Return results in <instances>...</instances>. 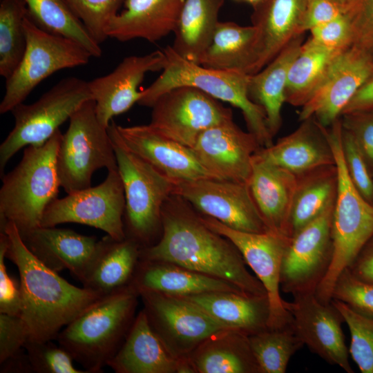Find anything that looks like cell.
<instances>
[{"mask_svg": "<svg viewBox=\"0 0 373 373\" xmlns=\"http://www.w3.org/2000/svg\"><path fill=\"white\" fill-rule=\"evenodd\" d=\"M162 236L157 242L141 248L140 259L175 264L228 281L245 293L267 295L237 247L211 230L191 211L164 205Z\"/></svg>", "mask_w": 373, "mask_h": 373, "instance_id": "cell-1", "label": "cell"}, {"mask_svg": "<svg viewBox=\"0 0 373 373\" xmlns=\"http://www.w3.org/2000/svg\"><path fill=\"white\" fill-rule=\"evenodd\" d=\"M6 233V258L17 267L21 295L20 317L30 341L56 340L60 331L103 297L85 287L70 284L40 262L28 249L12 222L0 226Z\"/></svg>", "mask_w": 373, "mask_h": 373, "instance_id": "cell-2", "label": "cell"}, {"mask_svg": "<svg viewBox=\"0 0 373 373\" xmlns=\"http://www.w3.org/2000/svg\"><path fill=\"white\" fill-rule=\"evenodd\" d=\"M138 296L130 286L104 296L60 331L58 344L86 373L102 372L126 337Z\"/></svg>", "mask_w": 373, "mask_h": 373, "instance_id": "cell-3", "label": "cell"}, {"mask_svg": "<svg viewBox=\"0 0 373 373\" xmlns=\"http://www.w3.org/2000/svg\"><path fill=\"white\" fill-rule=\"evenodd\" d=\"M164 61L161 75L146 89L137 104L151 107L164 93L176 87L190 86L212 97L239 108L248 131L255 135L262 148L273 144L263 108L249 97V75L240 71L209 68L190 61L171 48L163 49Z\"/></svg>", "mask_w": 373, "mask_h": 373, "instance_id": "cell-4", "label": "cell"}, {"mask_svg": "<svg viewBox=\"0 0 373 373\" xmlns=\"http://www.w3.org/2000/svg\"><path fill=\"white\" fill-rule=\"evenodd\" d=\"M324 131L332 149L338 175L332 223V260L316 290L318 298L328 303L332 300L339 275L373 236V204L358 191L347 171L341 145V117L329 126H324Z\"/></svg>", "mask_w": 373, "mask_h": 373, "instance_id": "cell-5", "label": "cell"}, {"mask_svg": "<svg viewBox=\"0 0 373 373\" xmlns=\"http://www.w3.org/2000/svg\"><path fill=\"white\" fill-rule=\"evenodd\" d=\"M61 135L59 129L42 145L25 147L19 163L1 177L0 226L12 222L20 234L40 227L61 186L56 155Z\"/></svg>", "mask_w": 373, "mask_h": 373, "instance_id": "cell-6", "label": "cell"}, {"mask_svg": "<svg viewBox=\"0 0 373 373\" xmlns=\"http://www.w3.org/2000/svg\"><path fill=\"white\" fill-rule=\"evenodd\" d=\"M116 125L111 120L108 131L124 185L126 238L136 242L141 248L147 247L153 244L162 228V209L172 195L174 183L128 149L119 137Z\"/></svg>", "mask_w": 373, "mask_h": 373, "instance_id": "cell-7", "label": "cell"}, {"mask_svg": "<svg viewBox=\"0 0 373 373\" xmlns=\"http://www.w3.org/2000/svg\"><path fill=\"white\" fill-rule=\"evenodd\" d=\"M56 155L61 187L67 193L91 186L93 173L118 169L108 128L99 122L93 99L86 101L69 119Z\"/></svg>", "mask_w": 373, "mask_h": 373, "instance_id": "cell-8", "label": "cell"}, {"mask_svg": "<svg viewBox=\"0 0 373 373\" xmlns=\"http://www.w3.org/2000/svg\"><path fill=\"white\" fill-rule=\"evenodd\" d=\"M93 99L88 83L70 77L62 79L35 102L16 106L10 112L15 125L0 145V175L17 151L40 146L87 100Z\"/></svg>", "mask_w": 373, "mask_h": 373, "instance_id": "cell-9", "label": "cell"}, {"mask_svg": "<svg viewBox=\"0 0 373 373\" xmlns=\"http://www.w3.org/2000/svg\"><path fill=\"white\" fill-rule=\"evenodd\" d=\"M23 25L26 49L17 69L6 79V92L0 104L1 114L23 103L40 82L55 72L86 65L92 57L77 42L42 29L28 12Z\"/></svg>", "mask_w": 373, "mask_h": 373, "instance_id": "cell-10", "label": "cell"}, {"mask_svg": "<svg viewBox=\"0 0 373 373\" xmlns=\"http://www.w3.org/2000/svg\"><path fill=\"white\" fill-rule=\"evenodd\" d=\"M138 295L152 329L177 358L189 357L210 337L233 330L185 298L151 290Z\"/></svg>", "mask_w": 373, "mask_h": 373, "instance_id": "cell-11", "label": "cell"}, {"mask_svg": "<svg viewBox=\"0 0 373 373\" xmlns=\"http://www.w3.org/2000/svg\"><path fill=\"white\" fill-rule=\"evenodd\" d=\"M125 205L124 185L118 169L108 171L99 184L52 201L44 213L40 227L78 223L99 229L122 240L126 238Z\"/></svg>", "mask_w": 373, "mask_h": 373, "instance_id": "cell-12", "label": "cell"}, {"mask_svg": "<svg viewBox=\"0 0 373 373\" xmlns=\"http://www.w3.org/2000/svg\"><path fill=\"white\" fill-rule=\"evenodd\" d=\"M151 108L149 124L163 136L190 149L203 131L233 119L230 108L190 86L169 90Z\"/></svg>", "mask_w": 373, "mask_h": 373, "instance_id": "cell-13", "label": "cell"}, {"mask_svg": "<svg viewBox=\"0 0 373 373\" xmlns=\"http://www.w3.org/2000/svg\"><path fill=\"white\" fill-rule=\"evenodd\" d=\"M200 219L237 247L264 286L270 308L268 327L280 328L290 324L289 302L280 295V274L284 254L291 238L271 231L249 233L236 230L209 216Z\"/></svg>", "mask_w": 373, "mask_h": 373, "instance_id": "cell-14", "label": "cell"}, {"mask_svg": "<svg viewBox=\"0 0 373 373\" xmlns=\"http://www.w3.org/2000/svg\"><path fill=\"white\" fill-rule=\"evenodd\" d=\"M334 202L291 238L281 267L283 291L293 296L316 292L325 276L332 256Z\"/></svg>", "mask_w": 373, "mask_h": 373, "instance_id": "cell-15", "label": "cell"}, {"mask_svg": "<svg viewBox=\"0 0 373 373\" xmlns=\"http://www.w3.org/2000/svg\"><path fill=\"white\" fill-rule=\"evenodd\" d=\"M172 195L231 229L249 233L269 231L247 183L202 178L174 184Z\"/></svg>", "mask_w": 373, "mask_h": 373, "instance_id": "cell-16", "label": "cell"}, {"mask_svg": "<svg viewBox=\"0 0 373 373\" xmlns=\"http://www.w3.org/2000/svg\"><path fill=\"white\" fill-rule=\"evenodd\" d=\"M373 77V55L350 46L334 59L306 103L299 120L313 117L323 126L338 119L358 89Z\"/></svg>", "mask_w": 373, "mask_h": 373, "instance_id": "cell-17", "label": "cell"}, {"mask_svg": "<svg viewBox=\"0 0 373 373\" xmlns=\"http://www.w3.org/2000/svg\"><path fill=\"white\" fill-rule=\"evenodd\" d=\"M293 296L288 310L291 325L303 344L328 363L353 373L341 327L344 321L332 300L328 303L321 302L316 292Z\"/></svg>", "mask_w": 373, "mask_h": 373, "instance_id": "cell-18", "label": "cell"}, {"mask_svg": "<svg viewBox=\"0 0 373 373\" xmlns=\"http://www.w3.org/2000/svg\"><path fill=\"white\" fill-rule=\"evenodd\" d=\"M260 148L254 134L231 119L203 131L191 149L213 178L247 183L253 157Z\"/></svg>", "mask_w": 373, "mask_h": 373, "instance_id": "cell-19", "label": "cell"}, {"mask_svg": "<svg viewBox=\"0 0 373 373\" xmlns=\"http://www.w3.org/2000/svg\"><path fill=\"white\" fill-rule=\"evenodd\" d=\"M163 50L144 55L123 59L109 74L88 82L95 112L100 124L108 128L115 116L128 111L138 103L142 91L138 87L148 72L162 69Z\"/></svg>", "mask_w": 373, "mask_h": 373, "instance_id": "cell-20", "label": "cell"}, {"mask_svg": "<svg viewBox=\"0 0 373 373\" xmlns=\"http://www.w3.org/2000/svg\"><path fill=\"white\" fill-rule=\"evenodd\" d=\"M124 145L174 184L213 178L200 163L193 150L159 133L149 124L116 125Z\"/></svg>", "mask_w": 373, "mask_h": 373, "instance_id": "cell-21", "label": "cell"}, {"mask_svg": "<svg viewBox=\"0 0 373 373\" xmlns=\"http://www.w3.org/2000/svg\"><path fill=\"white\" fill-rule=\"evenodd\" d=\"M309 0H260L253 7L256 30L252 74L268 64L301 31Z\"/></svg>", "mask_w": 373, "mask_h": 373, "instance_id": "cell-22", "label": "cell"}, {"mask_svg": "<svg viewBox=\"0 0 373 373\" xmlns=\"http://www.w3.org/2000/svg\"><path fill=\"white\" fill-rule=\"evenodd\" d=\"M20 235L28 249L45 266L57 273L68 269L80 282L99 241L95 236L56 227H39Z\"/></svg>", "mask_w": 373, "mask_h": 373, "instance_id": "cell-23", "label": "cell"}, {"mask_svg": "<svg viewBox=\"0 0 373 373\" xmlns=\"http://www.w3.org/2000/svg\"><path fill=\"white\" fill-rule=\"evenodd\" d=\"M301 122L294 131L268 147L260 148L255 156L296 175L335 164L324 126L313 117Z\"/></svg>", "mask_w": 373, "mask_h": 373, "instance_id": "cell-24", "label": "cell"}, {"mask_svg": "<svg viewBox=\"0 0 373 373\" xmlns=\"http://www.w3.org/2000/svg\"><path fill=\"white\" fill-rule=\"evenodd\" d=\"M297 182L294 173L254 155L247 184L269 231L291 238L290 216Z\"/></svg>", "mask_w": 373, "mask_h": 373, "instance_id": "cell-25", "label": "cell"}, {"mask_svg": "<svg viewBox=\"0 0 373 373\" xmlns=\"http://www.w3.org/2000/svg\"><path fill=\"white\" fill-rule=\"evenodd\" d=\"M180 363L153 332L142 309L107 366L117 373H179Z\"/></svg>", "mask_w": 373, "mask_h": 373, "instance_id": "cell-26", "label": "cell"}, {"mask_svg": "<svg viewBox=\"0 0 373 373\" xmlns=\"http://www.w3.org/2000/svg\"><path fill=\"white\" fill-rule=\"evenodd\" d=\"M129 286L137 294L151 290L180 297L218 291L246 294L220 278L173 263L141 259Z\"/></svg>", "mask_w": 373, "mask_h": 373, "instance_id": "cell-27", "label": "cell"}, {"mask_svg": "<svg viewBox=\"0 0 373 373\" xmlns=\"http://www.w3.org/2000/svg\"><path fill=\"white\" fill-rule=\"evenodd\" d=\"M184 0H125L124 10L111 21L108 37L119 41L155 42L173 32Z\"/></svg>", "mask_w": 373, "mask_h": 373, "instance_id": "cell-28", "label": "cell"}, {"mask_svg": "<svg viewBox=\"0 0 373 373\" xmlns=\"http://www.w3.org/2000/svg\"><path fill=\"white\" fill-rule=\"evenodd\" d=\"M141 247L126 238L106 235L99 240L95 256L81 281L83 287L106 296L128 287L140 260Z\"/></svg>", "mask_w": 373, "mask_h": 373, "instance_id": "cell-29", "label": "cell"}, {"mask_svg": "<svg viewBox=\"0 0 373 373\" xmlns=\"http://www.w3.org/2000/svg\"><path fill=\"white\" fill-rule=\"evenodd\" d=\"M183 298L226 327L248 336L268 328L270 308L267 295L218 291Z\"/></svg>", "mask_w": 373, "mask_h": 373, "instance_id": "cell-30", "label": "cell"}, {"mask_svg": "<svg viewBox=\"0 0 373 373\" xmlns=\"http://www.w3.org/2000/svg\"><path fill=\"white\" fill-rule=\"evenodd\" d=\"M304 34L293 39L268 64L249 75L251 99L264 110L269 131L274 137L282 125V108L289 68L304 42Z\"/></svg>", "mask_w": 373, "mask_h": 373, "instance_id": "cell-31", "label": "cell"}, {"mask_svg": "<svg viewBox=\"0 0 373 373\" xmlns=\"http://www.w3.org/2000/svg\"><path fill=\"white\" fill-rule=\"evenodd\" d=\"M188 358L198 373H259L248 335L238 331L210 337Z\"/></svg>", "mask_w": 373, "mask_h": 373, "instance_id": "cell-32", "label": "cell"}, {"mask_svg": "<svg viewBox=\"0 0 373 373\" xmlns=\"http://www.w3.org/2000/svg\"><path fill=\"white\" fill-rule=\"evenodd\" d=\"M256 30L232 21H219L199 64L213 69L251 75L255 62Z\"/></svg>", "mask_w": 373, "mask_h": 373, "instance_id": "cell-33", "label": "cell"}, {"mask_svg": "<svg viewBox=\"0 0 373 373\" xmlns=\"http://www.w3.org/2000/svg\"><path fill=\"white\" fill-rule=\"evenodd\" d=\"M224 1L184 0L171 46L177 54L199 64L219 22Z\"/></svg>", "mask_w": 373, "mask_h": 373, "instance_id": "cell-34", "label": "cell"}, {"mask_svg": "<svg viewBox=\"0 0 373 373\" xmlns=\"http://www.w3.org/2000/svg\"><path fill=\"white\" fill-rule=\"evenodd\" d=\"M297 176L290 216L291 238L335 202L337 191L336 164L320 167Z\"/></svg>", "mask_w": 373, "mask_h": 373, "instance_id": "cell-35", "label": "cell"}, {"mask_svg": "<svg viewBox=\"0 0 373 373\" xmlns=\"http://www.w3.org/2000/svg\"><path fill=\"white\" fill-rule=\"evenodd\" d=\"M342 51L325 48L310 37L304 41L288 71L285 102L303 106L323 80L335 57Z\"/></svg>", "mask_w": 373, "mask_h": 373, "instance_id": "cell-36", "label": "cell"}, {"mask_svg": "<svg viewBox=\"0 0 373 373\" xmlns=\"http://www.w3.org/2000/svg\"><path fill=\"white\" fill-rule=\"evenodd\" d=\"M28 15L42 29L68 38L84 48L93 57L102 50L65 0H24Z\"/></svg>", "mask_w": 373, "mask_h": 373, "instance_id": "cell-37", "label": "cell"}, {"mask_svg": "<svg viewBox=\"0 0 373 373\" xmlns=\"http://www.w3.org/2000/svg\"><path fill=\"white\" fill-rule=\"evenodd\" d=\"M259 373H284L291 356L303 345L291 322L280 328H267L248 336Z\"/></svg>", "mask_w": 373, "mask_h": 373, "instance_id": "cell-38", "label": "cell"}, {"mask_svg": "<svg viewBox=\"0 0 373 373\" xmlns=\"http://www.w3.org/2000/svg\"><path fill=\"white\" fill-rule=\"evenodd\" d=\"M24 0H2L0 4V75L8 79L17 69L26 49Z\"/></svg>", "mask_w": 373, "mask_h": 373, "instance_id": "cell-39", "label": "cell"}, {"mask_svg": "<svg viewBox=\"0 0 373 373\" xmlns=\"http://www.w3.org/2000/svg\"><path fill=\"white\" fill-rule=\"evenodd\" d=\"M332 302L349 328L350 355L362 373H373V318L357 313L338 300Z\"/></svg>", "mask_w": 373, "mask_h": 373, "instance_id": "cell-40", "label": "cell"}, {"mask_svg": "<svg viewBox=\"0 0 373 373\" xmlns=\"http://www.w3.org/2000/svg\"><path fill=\"white\" fill-rule=\"evenodd\" d=\"M65 1L99 44L108 37V27L118 15L120 7L125 1V0Z\"/></svg>", "mask_w": 373, "mask_h": 373, "instance_id": "cell-41", "label": "cell"}, {"mask_svg": "<svg viewBox=\"0 0 373 373\" xmlns=\"http://www.w3.org/2000/svg\"><path fill=\"white\" fill-rule=\"evenodd\" d=\"M33 372L36 373H86L73 365L71 355L52 340H28L24 345Z\"/></svg>", "mask_w": 373, "mask_h": 373, "instance_id": "cell-42", "label": "cell"}, {"mask_svg": "<svg viewBox=\"0 0 373 373\" xmlns=\"http://www.w3.org/2000/svg\"><path fill=\"white\" fill-rule=\"evenodd\" d=\"M332 299L343 302L357 313L373 318V283L357 278L347 268L336 281Z\"/></svg>", "mask_w": 373, "mask_h": 373, "instance_id": "cell-43", "label": "cell"}, {"mask_svg": "<svg viewBox=\"0 0 373 373\" xmlns=\"http://www.w3.org/2000/svg\"><path fill=\"white\" fill-rule=\"evenodd\" d=\"M341 145L345 164L350 178L362 196L373 204L372 173L354 137L343 126Z\"/></svg>", "mask_w": 373, "mask_h": 373, "instance_id": "cell-44", "label": "cell"}, {"mask_svg": "<svg viewBox=\"0 0 373 373\" xmlns=\"http://www.w3.org/2000/svg\"><path fill=\"white\" fill-rule=\"evenodd\" d=\"M344 14L351 28L352 45L373 55V0H352Z\"/></svg>", "mask_w": 373, "mask_h": 373, "instance_id": "cell-45", "label": "cell"}, {"mask_svg": "<svg viewBox=\"0 0 373 373\" xmlns=\"http://www.w3.org/2000/svg\"><path fill=\"white\" fill-rule=\"evenodd\" d=\"M343 127L354 137L373 173V108L341 115Z\"/></svg>", "mask_w": 373, "mask_h": 373, "instance_id": "cell-46", "label": "cell"}, {"mask_svg": "<svg viewBox=\"0 0 373 373\" xmlns=\"http://www.w3.org/2000/svg\"><path fill=\"white\" fill-rule=\"evenodd\" d=\"M8 249V238L0 231V313L20 316L21 295L20 283L8 273L5 258Z\"/></svg>", "mask_w": 373, "mask_h": 373, "instance_id": "cell-47", "label": "cell"}, {"mask_svg": "<svg viewBox=\"0 0 373 373\" xmlns=\"http://www.w3.org/2000/svg\"><path fill=\"white\" fill-rule=\"evenodd\" d=\"M309 37L317 44L335 50H343L352 46L350 22L343 13L336 18L316 26Z\"/></svg>", "mask_w": 373, "mask_h": 373, "instance_id": "cell-48", "label": "cell"}, {"mask_svg": "<svg viewBox=\"0 0 373 373\" xmlns=\"http://www.w3.org/2000/svg\"><path fill=\"white\" fill-rule=\"evenodd\" d=\"M28 338V329L19 316L0 313V363L21 351Z\"/></svg>", "mask_w": 373, "mask_h": 373, "instance_id": "cell-49", "label": "cell"}, {"mask_svg": "<svg viewBox=\"0 0 373 373\" xmlns=\"http://www.w3.org/2000/svg\"><path fill=\"white\" fill-rule=\"evenodd\" d=\"M342 14V9L333 0H309L301 31L304 34Z\"/></svg>", "mask_w": 373, "mask_h": 373, "instance_id": "cell-50", "label": "cell"}, {"mask_svg": "<svg viewBox=\"0 0 373 373\" xmlns=\"http://www.w3.org/2000/svg\"><path fill=\"white\" fill-rule=\"evenodd\" d=\"M347 269L357 278L373 283V236L365 244Z\"/></svg>", "mask_w": 373, "mask_h": 373, "instance_id": "cell-51", "label": "cell"}, {"mask_svg": "<svg viewBox=\"0 0 373 373\" xmlns=\"http://www.w3.org/2000/svg\"><path fill=\"white\" fill-rule=\"evenodd\" d=\"M373 108V77L367 80L356 92L346 107L345 113Z\"/></svg>", "mask_w": 373, "mask_h": 373, "instance_id": "cell-52", "label": "cell"}, {"mask_svg": "<svg viewBox=\"0 0 373 373\" xmlns=\"http://www.w3.org/2000/svg\"><path fill=\"white\" fill-rule=\"evenodd\" d=\"M1 373L34 372L28 354L23 348L17 354L0 363Z\"/></svg>", "mask_w": 373, "mask_h": 373, "instance_id": "cell-53", "label": "cell"}, {"mask_svg": "<svg viewBox=\"0 0 373 373\" xmlns=\"http://www.w3.org/2000/svg\"><path fill=\"white\" fill-rule=\"evenodd\" d=\"M342 9L343 13L345 12L352 0H333Z\"/></svg>", "mask_w": 373, "mask_h": 373, "instance_id": "cell-54", "label": "cell"}, {"mask_svg": "<svg viewBox=\"0 0 373 373\" xmlns=\"http://www.w3.org/2000/svg\"><path fill=\"white\" fill-rule=\"evenodd\" d=\"M249 4H251L252 6H255L260 0H245Z\"/></svg>", "mask_w": 373, "mask_h": 373, "instance_id": "cell-55", "label": "cell"}, {"mask_svg": "<svg viewBox=\"0 0 373 373\" xmlns=\"http://www.w3.org/2000/svg\"><path fill=\"white\" fill-rule=\"evenodd\" d=\"M236 1H240V0H236Z\"/></svg>", "mask_w": 373, "mask_h": 373, "instance_id": "cell-56", "label": "cell"}]
</instances>
